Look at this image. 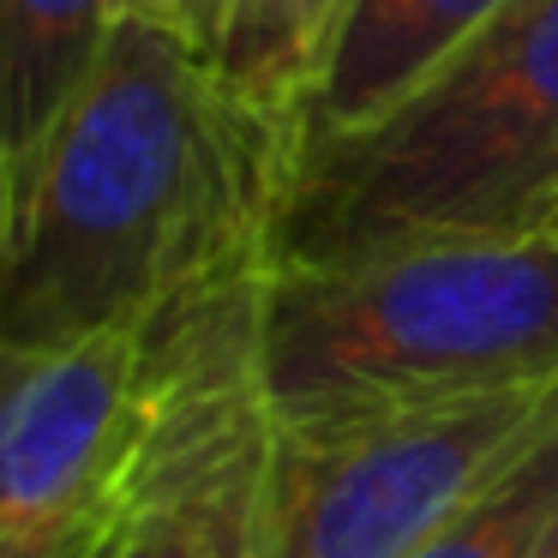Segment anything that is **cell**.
Instances as JSON below:
<instances>
[{
	"label": "cell",
	"instance_id": "8fae6325",
	"mask_svg": "<svg viewBox=\"0 0 558 558\" xmlns=\"http://www.w3.org/2000/svg\"><path fill=\"white\" fill-rule=\"evenodd\" d=\"M114 19H145L157 31H174L210 61V37H217V0H114Z\"/></svg>",
	"mask_w": 558,
	"mask_h": 558
},
{
	"label": "cell",
	"instance_id": "7a4b0ae2",
	"mask_svg": "<svg viewBox=\"0 0 558 558\" xmlns=\"http://www.w3.org/2000/svg\"><path fill=\"white\" fill-rule=\"evenodd\" d=\"M558 378V241H438L366 265L270 270L258 385L270 421L438 409Z\"/></svg>",
	"mask_w": 558,
	"mask_h": 558
},
{
	"label": "cell",
	"instance_id": "30bf717a",
	"mask_svg": "<svg viewBox=\"0 0 558 558\" xmlns=\"http://www.w3.org/2000/svg\"><path fill=\"white\" fill-rule=\"evenodd\" d=\"M325 13H330V0H217L210 66L246 102L289 121Z\"/></svg>",
	"mask_w": 558,
	"mask_h": 558
},
{
	"label": "cell",
	"instance_id": "ba28073f",
	"mask_svg": "<svg viewBox=\"0 0 558 558\" xmlns=\"http://www.w3.org/2000/svg\"><path fill=\"white\" fill-rule=\"evenodd\" d=\"M114 31V0H0V169L13 222L43 145Z\"/></svg>",
	"mask_w": 558,
	"mask_h": 558
},
{
	"label": "cell",
	"instance_id": "8992f818",
	"mask_svg": "<svg viewBox=\"0 0 558 558\" xmlns=\"http://www.w3.org/2000/svg\"><path fill=\"white\" fill-rule=\"evenodd\" d=\"M145 433V330L0 342V558H114Z\"/></svg>",
	"mask_w": 558,
	"mask_h": 558
},
{
	"label": "cell",
	"instance_id": "9c48e42d",
	"mask_svg": "<svg viewBox=\"0 0 558 558\" xmlns=\"http://www.w3.org/2000/svg\"><path fill=\"white\" fill-rule=\"evenodd\" d=\"M414 558H558V426L522 450Z\"/></svg>",
	"mask_w": 558,
	"mask_h": 558
},
{
	"label": "cell",
	"instance_id": "7c38bea8",
	"mask_svg": "<svg viewBox=\"0 0 558 558\" xmlns=\"http://www.w3.org/2000/svg\"><path fill=\"white\" fill-rule=\"evenodd\" d=\"M7 253H13V193H7V169H0V277H7Z\"/></svg>",
	"mask_w": 558,
	"mask_h": 558
},
{
	"label": "cell",
	"instance_id": "6da1fadb",
	"mask_svg": "<svg viewBox=\"0 0 558 558\" xmlns=\"http://www.w3.org/2000/svg\"><path fill=\"white\" fill-rule=\"evenodd\" d=\"M282 181L289 121L174 31L114 19L19 205L0 342L145 330L217 282L270 270Z\"/></svg>",
	"mask_w": 558,
	"mask_h": 558
},
{
	"label": "cell",
	"instance_id": "3957f363",
	"mask_svg": "<svg viewBox=\"0 0 558 558\" xmlns=\"http://www.w3.org/2000/svg\"><path fill=\"white\" fill-rule=\"evenodd\" d=\"M558 181V0L505 13L385 126L289 162L270 270L529 234Z\"/></svg>",
	"mask_w": 558,
	"mask_h": 558
},
{
	"label": "cell",
	"instance_id": "4fadbf2b",
	"mask_svg": "<svg viewBox=\"0 0 558 558\" xmlns=\"http://www.w3.org/2000/svg\"><path fill=\"white\" fill-rule=\"evenodd\" d=\"M529 234H553V241H558V181H553V193L541 198V210H534Z\"/></svg>",
	"mask_w": 558,
	"mask_h": 558
},
{
	"label": "cell",
	"instance_id": "5b68a950",
	"mask_svg": "<svg viewBox=\"0 0 558 558\" xmlns=\"http://www.w3.org/2000/svg\"><path fill=\"white\" fill-rule=\"evenodd\" d=\"M270 270L217 282L145 325L150 433L114 558H253L270 462L258 294Z\"/></svg>",
	"mask_w": 558,
	"mask_h": 558
},
{
	"label": "cell",
	"instance_id": "52a82bcc",
	"mask_svg": "<svg viewBox=\"0 0 558 558\" xmlns=\"http://www.w3.org/2000/svg\"><path fill=\"white\" fill-rule=\"evenodd\" d=\"M510 0H330L289 114V162L409 109Z\"/></svg>",
	"mask_w": 558,
	"mask_h": 558
},
{
	"label": "cell",
	"instance_id": "277c9868",
	"mask_svg": "<svg viewBox=\"0 0 558 558\" xmlns=\"http://www.w3.org/2000/svg\"><path fill=\"white\" fill-rule=\"evenodd\" d=\"M558 426V378L438 409L270 421L253 558H414Z\"/></svg>",
	"mask_w": 558,
	"mask_h": 558
}]
</instances>
